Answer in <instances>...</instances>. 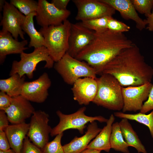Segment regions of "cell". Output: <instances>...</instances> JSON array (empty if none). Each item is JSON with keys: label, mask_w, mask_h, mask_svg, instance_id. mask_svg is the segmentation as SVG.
<instances>
[{"label": "cell", "mask_w": 153, "mask_h": 153, "mask_svg": "<svg viewBox=\"0 0 153 153\" xmlns=\"http://www.w3.org/2000/svg\"><path fill=\"white\" fill-rule=\"evenodd\" d=\"M95 71L97 75H112L122 87L151 82L153 76V68L146 62L139 48L134 43L122 50Z\"/></svg>", "instance_id": "1"}, {"label": "cell", "mask_w": 153, "mask_h": 153, "mask_svg": "<svg viewBox=\"0 0 153 153\" xmlns=\"http://www.w3.org/2000/svg\"><path fill=\"white\" fill-rule=\"evenodd\" d=\"M133 43L123 33L107 29L95 32L92 42L75 58L85 62L96 71Z\"/></svg>", "instance_id": "2"}, {"label": "cell", "mask_w": 153, "mask_h": 153, "mask_svg": "<svg viewBox=\"0 0 153 153\" xmlns=\"http://www.w3.org/2000/svg\"><path fill=\"white\" fill-rule=\"evenodd\" d=\"M100 76L96 78L97 90L93 102L109 110H122L124 106L122 86L112 75L103 74Z\"/></svg>", "instance_id": "3"}, {"label": "cell", "mask_w": 153, "mask_h": 153, "mask_svg": "<svg viewBox=\"0 0 153 153\" xmlns=\"http://www.w3.org/2000/svg\"><path fill=\"white\" fill-rule=\"evenodd\" d=\"M71 24L67 20L58 26L41 27L39 31L44 38L45 46L55 62L60 60L67 51Z\"/></svg>", "instance_id": "4"}, {"label": "cell", "mask_w": 153, "mask_h": 153, "mask_svg": "<svg viewBox=\"0 0 153 153\" xmlns=\"http://www.w3.org/2000/svg\"><path fill=\"white\" fill-rule=\"evenodd\" d=\"M53 67L68 84L73 85L77 80L82 77L97 78L94 68L85 62L71 56L67 52L55 63Z\"/></svg>", "instance_id": "5"}, {"label": "cell", "mask_w": 153, "mask_h": 153, "mask_svg": "<svg viewBox=\"0 0 153 153\" xmlns=\"http://www.w3.org/2000/svg\"><path fill=\"white\" fill-rule=\"evenodd\" d=\"M20 55V60L19 61L14 60L12 63L10 76L17 73L21 77L26 75L29 79H32L37 65L41 61H45V68L50 69L54 67V62L44 46L34 48L31 53H27L23 52Z\"/></svg>", "instance_id": "6"}, {"label": "cell", "mask_w": 153, "mask_h": 153, "mask_svg": "<svg viewBox=\"0 0 153 153\" xmlns=\"http://www.w3.org/2000/svg\"><path fill=\"white\" fill-rule=\"evenodd\" d=\"M86 109V107H82L76 112L69 114H65L60 110H57L56 113L59 118V122L57 125L52 128L50 135L52 137L56 136L70 129H77L81 134H82L88 123L95 121L106 123L108 119L101 116L94 117L87 116L84 113Z\"/></svg>", "instance_id": "7"}, {"label": "cell", "mask_w": 153, "mask_h": 153, "mask_svg": "<svg viewBox=\"0 0 153 153\" xmlns=\"http://www.w3.org/2000/svg\"><path fill=\"white\" fill-rule=\"evenodd\" d=\"M49 116L45 111H35L29 123L27 135L30 141L42 150L48 142L52 128L48 124Z\"/></svg>", "instance_id": "8"}, {"label": "cell", "mask_w": 153, "mask_h": 153, "mask_svg": "<svg viewBox=\"0 0 153 153\" xmlns=\"http://www.w3.org/2000/svg\"><path fill=\"white\" fill-rule=\"evenodd\" d=\"M77 9L75 17L82 21L106 16L112 17L115 10L101 0H72Z\"/></svg>", "instance_id": "9"}, {"label": "cell", "mask_w": 153, "mask_h": 153, "mask_svg": "<svg viewBox=\"0 0 153 153\" xmlns=\"http://www.w3.org/2000/svg\"><path fill=\"white\" fill-rule=\"evenodd\" d=\"M36 12L37 24L42 27L56 26L62 24L71 14L68 10H59L46 0H39Z\"/></svg>", "instance_id": "10"}, {"label": "cell", "mask_w": 153, "mask_h": 153, "mask_svg": "<svg viewBox=\"0 0 153 153\" xmlns=\"http://www.w3.org/2000/svg\"><path fill=\"white\" fill-rule=\"evenodd\" d=\"M152 85L150 82L137 86L122 87L124 106L122 112L140 111L143 102L148 98Z\"/></svg>", "instance_id": "11"}, {"label": "cell", "mask_w": 153, "mask_h": 153, "mask_svg": "<svg viewBox=\"0 0 153 153\" xmlns=\"http://www.w3.org/2000/svg\"><path fill=\"white\" fill-rule=\"evenodd\" d=\"M95 32L84 26L81 22L71 23L67 53L75 58L92 42Z\"/></svg>", "instance_id": "12"}, {"label": "cell", "mask_w": 153, "mask_h": 153, "mask_svg": "<svg viewBox=\"0 0 153 153\" xmlns=\"http://www.w3.org/2000/svg\"><path fill=\"white\" fill-rule=\"evenodd\" d=\"M3 16L0 25L2 30L10 33L14 38L18 40L19 36L24 40L25 32L22 28L26 18L18 9L10 3L5 1L3 10Z\"/></svg>", "instance_id": "13"}, {"label": "cell", "mask_w": 153, "mask_h": 153, "mask_svg": "<svg viewBox=\"0 0 153 153\" xmlns=\"http://www.w3.org/2000/svg\"><path fill=\"white\" fill-rule=\"evenodd\" d=\"M51 82L47 73H44L37 79L31 82H25L21 95L30 101L41 103L48 95V90Z\"/></svg>", "instance_id": "14"}, {"label": "cell", "mask_w": 153, "mask_h": 153, "mask_svg": "<svg viewBox=\"0 0 153 153\" xmlns=\"http://www.w3.org/2000/svg\"><path fill=\"white\" fill-rule=\"evenodd\" d=\"M96 78L90 77L80 78L73 85L71 90L73 99L79 105H86L93 101L97 90Z\"/></svg>", "instance_id": "15"}, {"label": "cell", "mask_w": 153, "mask_h": 153, "mask_svg": "<svg viewBox=\"0 0 153 153\" xmlns=\"http://www.w3.org/2000/svg\"><path fill=\"white\" fill-rule=\"evenodd\" d=\"M12 124L21 123L33 115L35 110L30 101L21 95L12 97L9 107L4 110Z\"/></svg>", "instance_id": "16"}, {"label": "cell", "mask_w": 153, "mask_h": 153, "mask_svg": "<svg viewBox=\"0 0 153 153\" xmlns=\"http://www.w3.org/2000/svg\"><path fill=\"white\" fill-rule=\"evenodd\" d=\"M118 11L122 17L126 20H131L136 24V28L141 31L145 29L147 24L139 16L131 0H101Z\"/></svg>", "instance_id": "17"}, {"label": "cell", "mask_w": 153, "mask_h": 153, "mask_svg": "<svg viewBox=\"0 0 153 153\" xmlns=\"http://www.w3.org/2000/svg\"><path fill=\"white\" fill-rule=\"evenodd\" d=\"M27 40L19 41L15 39L9 32L0 31V63L2 64L7 55L12 54H20L28 49Z\"/></svg>", "instance_id": "18"}, {"label": "cell", "mask_w": 153, "mask_h": 153, "mask_svg": "<svg viewBox=\"0 0 153 153\" xmlns=\"http://www.w3.org/2000/svg\"><path fill=\"white\" fill-rule=\"evenodd\" d=\"M102 129L98 127L95 121L90 122L83 135L80 137L76 136L70 142L63 146L65 153H80L86 148L91 141Z\"/></svg>", "instance_id": "19"}, {"label": "cell", "mask_w": 153, "mask_h": 153, "mask_svg": "<svg viewBox=\"0 0 153 153\" xmlns=\"http://www.w3.org/2000/svg\"><path fill=\"white\" fill-rule=\"evenodd\" d=\"M29 126V123L24 122L9 125L4 130L10 148L16 153L21 152L24 140L27 135Z\"/></svg>", "instance_id": "20"}, {"label": "cell", "mask_w": 153, "mask_h": 153, "mask_svg": "<svg viewBox=\"0 0 153 153\" xmlns=\"http://www.w3.org/2000/svg\"><path fill=\"white\" fill-rule=\"evenodd\" d=\"M114 116L112 114L106 122V125L88 145L86 148L93 149L109 152L111 147L110 139L112 126L115 120Z\"/></svg>", "instance_id": "21"}, {"label": "cell", "mask_w": 153, "mask_h": 153, "mask_svg": "<svg viewBox=\"0 0 153 153\" xmlns=\"http://www.w3.org/2000/svg\"><path fill=\"white\" fill-rule=\"evenodd\" d=\"M128 120L123 118L119 122L125 141L129 146L134 148L138 152L147 153L144 146Z\"/></svg>", "instance_id": "22"}, {"label": "cell", "mask_w": 153, "mask_h": 153, "mask_svg": "<svg viewBox=\"0 0 153 153\" xmlns=\"http://www.w3.org/2000/svg\"><path fill=\"white\" fill-rule=\"evenodd\" d=\"M36 14V12H34L26 16L22 26V30L30 38L29 47L34 48L45 46V45L43 37L40 32L36 30L34 26L33 18Z\"/></svg>", "instance_id": "23"}, {"label": "cell", "mask_w": 153, "mask_h": 153, "mask_svg": "<svg viewBox=\"0 0 153 153\" xmlns=\"http://www.w3.org/2000/svg\"><path fill=\"white\" fill-rule=\"evenodd\" d=\"M25 76L21 77L15 74L8 78L0 80V90L12 97L21 95L25 82Z\"/></svg>", "instance_id": "24"}, {"label": "cell", "mask_w": 153, "mask_h": 153, "mask_svg": "<svg viewBox=\"0 0 153 153\" xmlns=\"http://www.w3.org/2000/svg\"><path fill=\"white\" fill-rule=\"evenodd\" d=\"M111 148L123 153H130L129 146L125 141L120 129L119 123H113L110 139Z\"/></svg>", "instance_id": "25"}, {"label": "cell", "mask_w": 153, "mask_h": 153, "mask_svg": "<svg viewBox=\"0 0 153 153\" xmlns=\"http://www.w3.org/2000/svg\"><path fill=\"white\" fill-rule=\"evenodd\" d=\"M114 116L120 118L135 120L146 126L153 139V110L148 114L139 112L135 114L126 113L121 112H114Z\"/></svg>", "instance_id": "26"}, {"label": "cell", "mask_w": 153, "mask_h": 153, "mask_svg": "<svg viewBox=\"0 0 153 153\" xmlns=\"http://www.w3.org/2000/svg\"><path fill=\"white\" fill-rule=\"evenodd\" d=\"M10 3L25 16L36 12L38 7V1L33 0H10Z\"/></svg>", "instance_id": "27"}, {"label": "cell", "mask_w": 153, "mask_h": 153, "mask_svg": "<svg viewBox=\"0 0 153 153\" xmlns=\"http://www.w3.org/2000/svg\"><path fill=\"white\" fill-rule=\"evenodd\" d=\"M111 17L106 16L82 21L85 27L95 32H100L107 29V24Z\"/></svg>", "instance_id": "28"}, {"label": "cell", "mask_w": 153, "mask_h": 153, "mask_svg": "<svg viewBox=\"0 0 153 153\" xmlns=\"http://www.w3.org/2000/svg\"><path fill=\"white\" fill-rule=\"evenodd\" d=\"M63 132L56 135L51 141L48 143L42 149L43 153H65L61 143Z\"/></svg>", "instance_id": "29"}, {"label": "cell", "mask_w": 153, "mask_h": 153, "mask_svg": "<svg viewBox=\"0 0 153 153\" xmlns=\"http://www.w3.org/2000/svg\"><path fill=\"white\" fill-rule=\"evenodd\" d=\"M136 10L147 17L151 14L153 8V0H131Z\"/></svg>", "instance_id": "30"}, {"label": "cell", "mask_w": 153, "mask_h": 153, "mask_svg": "<svg viewBox=\"0 0 153 153\" xmlns=\"http://www.w3.org/2000/svg\"><path fill=\"white\" fill-rule=\"evenodd\" d=\"M109 30L116 32L123 33L129 31L130 27L122 22L114 18H110L107 26Z\"/></svg>", "instance_id": "31"}, {"label": "cell", "mask_w": 153, "mask_h": 153, "mask_svg": "<svg viewBox=\"0 0 153 153\" xmlns=\"http://www.w3.org/2000/svg\"><path fill=\"white\" fill-rule=\"evenodd\" d=\"M21 153H43L42 149L33 143L27 136L25 139Z\"/></svg>", "instance_id": "32"}, {"label": "cell", "mask_w": 153, "mask_h": 153, "mask_svg": "<svg viewBox=\"0 0 153 153\" xmlns=\"http://www.w3.org/2000/svg\"><path fill=\"white\" fill-rule=\"evenodd\" d=\"M153 110V84L147 99L144 103L140 112L145 114Z\"/></svg>", "instance_id": "33"}, {"label": "cell", "mask_w": 153, "mask_h": 153, "mask_svg": "<svg viewBox=\"0 0 153 153\" xmlns=\"http://www.w3.org/2000/svg\"><path fill=\"white\" fill-rule=\"evenodd\" d=\"M12 100V97L6 93L0 92V110H5L10 106Z\"/></svg>", "instance_id": "34"}, {"label": "cell", "mask_w": 153, "mask_h": 153, "mask_svg": "<svg viewBox=\"0 0 153 153\" xmlns=\"http://www.w3.org/2000/svg\"><path fill=\"white\" fill-rule=\"evenodd\" d=\"M10 148L9 141L4 131L0 130V150L6 151Z\"/></svg>", "instance_id": "35"}, {"label": "cell", "mask_w": 153, "mask_h": 153, "mask_svg": "<svg viewBox=\"0 0 153 153\" xmlns=\"http://www.w3.org/2000/svg\"><path fill=\"white\" fill-rule=\"evenodd\" d=\"M9 122L7 116L3 110H0V130L4 131L9 126Z\"/></svg>", "instance_id": "36"}, {"label": "cell", "mask_w": 153, "mask_h": 153, "mask_svg": "<svg viewBox=\"0 0 153 153\" xmlns=\"http://www.w3.org/2000/svg\"><path fill=\"white\" fill-rule=\"evenodd\" d=\"M70 0H52L51 3L58 9L61 10H67V7Z\"/></svg>", "instance_id": "37"}, {"label": "cell", "mask_w": 153, "mask_h": 153, "mask_svg": "<svg viewBox=\"0 0 153 153\" xmlns=\"http://www.w3.org/2000/svg\"><path fill=\"white\" fill-rule=\"evenodd\" d=\"M144 20L147 25L146 29L149 31H153V8L151 14Z\"/></svg>", "instance_id": "38"}, {"label": "cell", "mask_w": 153, "mask_h": 153, "mask_svg": "<svg viewBox=\"0 0 153 153\" xmlns=\"http://www.w3.org/2000/svg\"><path fill=\"white\" fill-rule=\"evenodd\" d=\"M101 151L94 149L86 148L80 153H101Z\"/></svg>", "instance_id": "39"}, {"label": "cell", "mask_w": 153, "mask_h": 153, "mask_svg": "<svg viewBox=\"0 0 153 153\" xmlns=\"http://www.w3.org/2000/svg\"><path fill=\"white\" fill-rule=\"evenodd\" d=\"M6 1L5 0H0V11H3V8L5 5V2Z\"/></svg>", "instance_id": "40"}, {"label": "cell", "mask_w": 153, "mask_h": 153, "mask_svg": "<svg viewBox=\"0 0 153 153\" xmlns=\"http://www.w3.org/2000/svg\"><path fill=\"white\" fill-rule=\"evenodd\" d=\"M0 153H16L12 149H10L6 151L0 150Z\"/></svg>", "instance_id": "41"}, {"label": "cell", "mask_w": 153, "mask_h": 153, "mask_svg": "<svg viewBox=\"0 0 153 153\" xmlns=\"http://www.w3.org/2000/svg\"><path fill=\"white\" fill-rule=\"evenodd\" d=\"M137 153H141L137 152Z\"/></svg>", "instance_id": "42"}]
</instances>
